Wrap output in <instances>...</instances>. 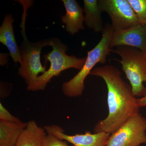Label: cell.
Wrapping results in <instances>:
<instances>
[{"label": "cell", "instance_id": "15", "mask_svg": "<svg viewBox=\"0 0 146 146\" xmlns=\"http://www.w3.org/2000/svg\"><path fill=\"white\" fill-rule=\"evenodd\" d=\"M141 25H146V0H127Z\"/></svg>", "mask_w": 146, "mask_h": 146}, {"label": "cell", "instance_id": "19", "mask_svg": "<svg viewBox=\"0 0 146 146\" xmlns=\"http://www.w3.org/2000/svg\"><path fill=\"white\" fill-rule=\"evenodd\" d=\"M138 106L140 108L146 106V92L144 96L142 97L141 98L138 99Z\"/></svg>", "mask_w": 146, "mask_h": 146}, {"label": "cell", "instance_id": "2", "mask_svg": "<svg viewBox=\"0 0 146 146\" xmlns=\"http://www.w3.org/2000/svg\"><path fill=\"white\" fill-rule=\"evenodd\" d=\"M50 46L52 47V51L44 55L45 61L50 62V68L44 74L27 84L28 91L44 90L54 77L59 76L61 72L70 68L80 70L85 63L86 57L80 58L66 54L68 46L58 38H51Z\"/></svg>", "mask_w": 146, "mask_h": 146}, {"label": "cell", "instance_id": "14", "mask_svg": "<svg viewBox=\"0 0 146 146\" xmlns=\"http://www.w3.org/2000/svg\"><path fill=\"white\" fill-rule=\"evenodd\" d=\"M84 23L88 28L96 33L102 32L104 27L101 9L98 0H84Z\"/></svg>", "mask_w": 146, "mask_h": 146}, {"label": "cell", "instance_id": "9", "mask_svg": "<svg viewBox=\"0 0 146 146\" xmlns=\"http://www.w3.org/2000/svg\"><path fill=\"white\" fill-rule=\"evenodd\" d=\"M127 46L146 52V25L138 24L123 30L113 31L110 47Z\"/></svg>", "mask_w": 146, "mask_h": 146}, {"label": "cell", "instance_id": "11", "mask_svg": "<svg viewBox=\"0 0 146 146\" xmlns=\"http://www.w3.org/2000/svg\"><path fill=\"white\" fill-rule=\"evenodd\" d=\"M13 22L12 15H6L0 27V42L7 47L14 62L19 63L21 65L23 63L22 55L14 35Z\"/></svg>", "mask_w": 146, "mask_h": 146}, {"label": "cell", "instance_id": "13", "mask_svg": "<svg viewBox=\"0 0 146 146\" xmlns=\"http://www.w3.org/2000/svg\"><path fill=\"white\" fill-rule=\"evenodd\" d=\"M27 123L0 120V146H16Z\"/></svg>", "mask_w": 146, "mask_h": 146}, {"label": "cell", "instance_id": "1", "mask_svg": "<svg viewBox=\"0 0 146 146\" xmlns=\"http://www.w3.org/2000/svg\"><path fill=\"white\" fill-rule=\"evenodd\" d=\"M90 74L102 78L108 90V115L97 123L94 132L112 134L131 116L140 113L138 98L133 95L130 85L121 77V71L115 66L106 65L97 67Z\"/></svg>", "mask_w": 146, "mask_h": 146}, {"label": "cell", "instance_id": "10", "mask_svg": "<svg viewBox=\"0 0 146 146\" xmlns=\"http://www.w3.org/2000/svg\"><path fill=\"white\" fill-rule=\"evenodd\" d=\"M66 10L65 16L61 17L65 25L66 31L72 35L84 29L83 9L75 0H62Z\"/></svg>", "mask_w": 146, "mask_h": 146}, {"label": "cell", "instance_id": "8", "mask_svg": "<svg viewBox=\"0 0 146 146\" xmlns=\"http://www.w3.org/2000/svg\"><path fill=\"white\" fill-rule=\"evenodd\" d=\"M44 129L48 134L68 141L74 146H107L110 136L109 133L104 132L94 133L86 132L84 134L68 135L62 128L56 125L45 126Z\"/></svg>", "mask_w": 146, "mask_h": 146}, {"label": "cell", "instance_id": "3", "mask_svg": "<svg viewBox=\"0 0 146 146\" xmlns=\"http://www.w3.org/2000/svg\"><path fill=\"white\" fill-rule=\"evenodd\" d=\"M113 31L111 25H105L101 39L93 49L88 52L86 61L81 70L72 78L62 85V91L66 96L76 98L82 96L85 79L93 68L98 63H106L107 56L111 52L112 49L110 47V43Z\"/></svg>", "mask_w": 146, "mask_h": 146}, {"label": "cell", "instance_id": "4", "mask_svg": "<svg viewBox=\"0 0 146 146\" xmlns=\"http://www.w3.org/2000/svg\"><path fill=\"white\" fill-rule=\"evenodd\" d=\"M111 52L119 55L121 60L114 58L119 62L130 83L134 96L143 97L145 95L146 87V52L136 48L127 46H119L112 49Z\"/></svg>", "mask_w": 146, "mask_h": 146}, {"label": "cell", "instance_id": "16", "mask_svg": "<svg viewBox=\"0 0 146 146\" xmlns=\"http://www.w3.org/2000/svg\"><path fill=\"white\" fill-rule=\"evenodd\" d=\"M0 120L10 122H20L21 120L12 115L3 106L1 103H0Z\"/></svg>", "mask_w": 146, "mask_h": 146}, {"label": "cell", "instance_id": "6", "mask_svg": "<svg viewBox=\"0 0 146 146\" xmlns=\"http://www.w3.org/2000/svg\"><path fill=\"white\" fill-rule=\"evenodd\" d=\"M146 143V118L133 115L110 135L107 146H140Z\"/></svg>", "mask_w": 146, "mask_h": 146}, {"label": "cell", "instance_id": "17", "mask_svg": "<svg viewBox=\"0 0 146 146\" xmlns=\"http://www.w3.org/2000/svg\"><path fill=\"white\" fill-rule=\"evenodd\" d=\"M44 146H70L62 140L51 134H48L45 138Z\"/></svg>", "mask_w": 146, "mask_h": 146}, {"label": "cell", "instance_id": "18", "mask_svg": "<svg viewBox=\"0 0 146 146\" xmlns=\"http://www.w3.org/2000/svg\"><path fill=\"white\" fill-rule=\"evenodd\" d=\"M9 54L7 53H1V59L0 64L2 66L6 65L8 62Z\"/></svg>", "mask_w": 146, "mask_h": 146}, {"label": "cell", "instance_id": "20", "mask_svg": "<svg viewBox=\"0 0 146 146\" xmlns=\"http://www.w3.org/2000/svg\"><path fill=\"white\" fill-rule=\"evenodd\" d=\"M145 54H146V52L145 53Z\"/></svg>", "mask_w": 146, "mask_h": 146}, {"label": "cell", "instance_id": "5", "mask_svg": "<svg viewBox=\"0 0 146 146\" xmlns=\"http://www.w3.org/2000/svg\"><path fill=\"white\" fill-rule=\"evenodd\" d=\"M23 33L24 40L20 47L23 63L19 68L18 74L27 84L39 74H43L46 72V66H43L41 63L40 54L43 48L50 46L51 39L33 43L27 39L25 31Z\"/></svg>", "mask_w": 146, "mask_h": 146}, {"label": "cell", "instance_id": "12", "mask_svg": "<svg viewBox=\"0 0 146 146\" xmlns=\"http://www.w3.org/2000/svg\"><path fill=\"white\" fill-rule=\"evenodd\" d=\"M44 129L33 120L29 121L16 146H44L47 134Z\"/></svg>", "mask_w": 146, "mask_h": 146}, {"label": "cell", "instance_id": "7", "mask_svg": "<svg viewBox=\"0 0 146 146\" xmlns=\"http://www.w3.org/2000/svg\"><path fill=\"white\" fill-rule=\"evenodd\" d=\"M102 12L111 19L114 31L123 30L139 24L137 16L127 0H99Z\"/></svg>", "mask_w": 146, "mask_h": 146}]
</instances>
